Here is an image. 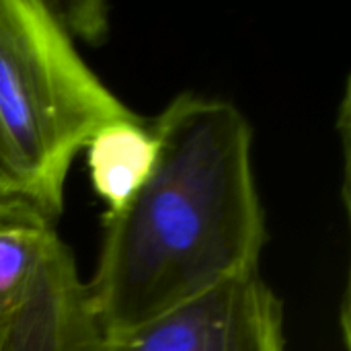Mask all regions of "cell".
I'll return each instance as SVG.
<instances>
[{
    "mask_svg": "<svg viewBox=\"0 0 351 351\" xmlns=\"http://www.w3.org/2000/svg\"><path fill=\"white\" fill-rule=\"evenodd\" d=\"M150 128L158 140L154 171L105 220L86 284L107 337L257 271L267 241L253 132L232 103L183 93Z\"/></svg>",
    "mask_w": 351,
    "mask_h": 351,
    "instance_id": "6da1fadb",
    "label": "cell"
},
{
    "mask_svg": "<svg viewBox=\"0 0 351 351\" xmlns=\"http://www.w3.org/2000/svg\"><path fill=\"white\" fill-rule=\"evenodd\" d=\"M130 117L43 0H0V177L16 199L53 222L76 154Z\"/></svg>",
    "mask_w": 351,
    "mask_h": 351,
    "instance_id": "7a4b0ae2",
    "label": "cell"
},
{
    "mask_svg": "<svg viewBox=\"0 0 351 351\" xmlns=\"http://www.w3.org/2000/svg\"><path fill=\"white\" fill-rule=\"evenodd\" d=\"M107 351H286L284 308L253 271L109 337Z\"/></svg>",
    "mask_w": 351,
    "mask_h": 351,
    "instance_id": "3957f363",
    "label": "cell"
},
{
    "mask_svg": "<svg viewBox=\"0 0 351 351\" xmlns=\"http://www.w3.org/2000/svg\"><path fill=\"white\" fill-rule=\"evenodd\" d=\"M88 286L53 230L23 294L0 313V351H107Z\"/></svg>",
    "mask_w": 351,
    "mask_h": 351,
    "instance_id": "277c9868",
    "label": "cell"
},
{
    "mask_svg": "<svg viewBox=\"0 0 351 351\" xmlns=\"http://www.w3.org/2000/svg\"><path fill=\"white\" fill-rule=\"evenodd\" d=\"M84 150L93 189L107 206L109 218L119 214L152 175L158 140L136 115L101 128Z\"/></svg>",
    "mask_w": 351,
    "mask_h": 351,
    "instance_id": "5b68a950",
    "label": "cell"
},
{
    "mask_svg": "<svg viewBox=\"0 0 351 351\" xmlns=\"http://www.w3.org/2000/svg\"><path fill=\"white\" fill-rule=\"evenodd\" d=\"M53 224L41 216L0 224V313L31 282Z\"/></svg>",
    "mask_w": 351,
    "mask_h": 351,
    "instance_id": "8992f818",
    "label": "cell"
},
{
    "mask_svg": "<svg viewBox=\"0 0 351 351\" xmlns=\"http://www.w3.org/2000/svg\"><path fill=\"white\" fill-rule=\"evenodd\" d=\"M62 29L72 35L93 39L107 31V8L101 2H45Z\"/></svg>",
    "mask_w": 351,
    "mask_h": 351,
    "instance_id": "52a82bcc",
    "label": "cell"
},
{
    "mask_svg": "<svg viewBox=\"0 0 351 351\" xmlns=\"http://www.w3.org/2000/svg\"><path fill=\"white\" fill-rule=\"evenodd\" d=\"M33 216H39V214H37L31 206H27L25 202L16 199V197L8 191L4 179L0 177V224H4V222H14V220H25V218H33ZM43 220H45V218H43Z\"/></svg>",
    "mask_w": 351,
    "mask_h": 351,
    "instance_id": "ba28073f",
    "label": "cell"
}]
</instances>
